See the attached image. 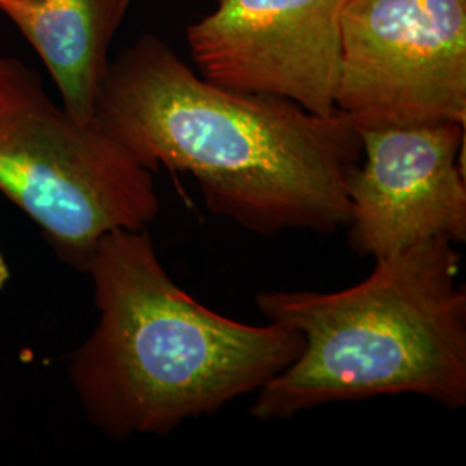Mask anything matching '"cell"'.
Instances as JSON below:
<instances>
[{"instance_id":"cell-1","label":"cell","mask_w":466,"mask_h":466,"mask_svg":"<svg viewBox=\"0 0 466 466\" xmlns=\"http://www.w3.org/2000/svg\"><path fill=\"white\" fill-rule=\"evenodd\" d=\"M94 121L150 173H190L206 208L249 232L348 225L346 180L361 161L350 117L213 84L156 35L109 63Z\"/></svg>"},{"instance_id":"cell-9","label":"cell","mask_w":466,"mask_h":466,"mask_svg":"<svg viewBox=\"0 0 466 466\" xmlns=\"http://www.w3.org/2000/svg\"><path fill=\"white\" fill-rule=\"evenodd\" d=\"M9 277H11V271H9L7 261H5L4 254H2V249H0V290L5 287V283L9 280Z\"/></svg>"},{"instance_id":"cell-4","label":"cell","mask_w":466,"mask_h":466,"mask_svg":"<svg viewBox=\"0 0 466 466\" xmlns=\"http://www.w3.org/2000/svg\"><path fill=\"white\" fill-rule=\"evenodd\" d=\"M0 192L84 273L106 233L142 230L159 213L149 169L96 121L57 106L38 73L9 56H0Z\"/></svg>"},{"instance_id":"cell-7","label":"cell","mask_w":466,"mask_h":466,"mask_svg":"<svg viewBox=\"0 0 466 466\" xmlns=\"http://www.w3.org/2000/svg\"><path fill=\"white\" fill-rule=\"evenodd\" d=\"M465 128L431 123L360 130L346 180L350 248L382 259L431 238L466 240Z\"/></svg>"},{"instance_id":"cell-8","label":"cell","mask_w":466,"mask_h":466,"mask_svg":"<svg viewBox=\"0 0 466 466\" xmlns=\"http://www.w3.org/2000/svg\"><path fill=\"white\" fill-rule=\"evenodd\" d=\"M130 0H35L4 15L30 42L57 85L63 107L92 123L109 46Z\"/></svg>"},{"instance_id":"cell-6","label":"cell","mask_w":466,"mask_h":466,"mask_svg":"<svg viewBox=\"0 0 466 466\" xmlns=\"http://www.w3.org/2000/svg\"><path fill=\"white\" fill-rule=\"evenodd\" d=\"M350 0H215L187 28L196 71L213 84L337 111L340 23Z\"/></svg>"},{"instance_id":"cell-10","label":"cell","mask_w":466,"mask_h":466,"mask_svg":"<svg viewBox=\"0 0 466 466\" xmlns=\"http://www.w3.org/2000/svg\"><path fill=\"white\" fill-rule=\"evenodd\" d=\"M30 2H35V0H0V11L5 13L7 9H13L17 5H25V4H30Z\"/></svg>"},{"instance_id":"cell-2","label":"cell","mask_w":466,"mask_h":466,"mask_svg":"<svg viewBox=\"0 0 466 466\" xmlns=\"http://www.w3.org/2000/svg\"><path fill=\"white\" fill-rule=\"evenodd\" d=\"M99 323L71 354L88 421L113 439L167 435L265 387L302 350L300 333L223 317L178 287L149 232L115 230L86 271Z\"/></svg>"},{"instance_id":"cell-3","label":"cell","mask_w":466,"mask_h":466,"mask_svg":"<svg viewBox=\"0 0 466 466\" xmlns=\"http://www.w3.org/2000/svg\"><path fill=\"white\" fill-rule=\"evenodd\" d=\"M461 258L431 238L382 259L337 292L277 290L256 298L268 321L300 333L298 360L258 390L261 421L318 406L413 394L466 406V289Z\"/></svg>"},{"instance_id":"cell-5","label":"cell","mask_w":466,"mask_h":466,"mask_svg":"<svg viewBox=\"0 0 466 466\" xmlns=\"http://www.w3.org/2000/svg\"><path fill=\"white\" fill-rule=\"evenodd\" d=\"M335 107L358 130L466 125V0H350Z\"/></svg>"}]
</instances>
